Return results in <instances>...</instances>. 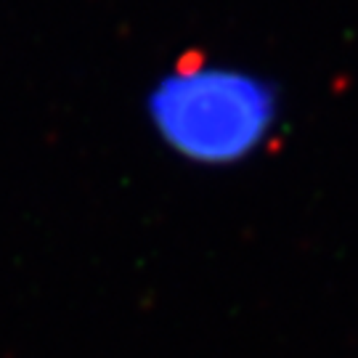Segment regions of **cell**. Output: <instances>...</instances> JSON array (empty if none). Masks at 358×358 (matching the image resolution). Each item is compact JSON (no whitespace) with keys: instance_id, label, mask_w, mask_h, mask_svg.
Masks as SVG:
<instances>
[{"instance_id":"obj_1","label":"cell","mask_w":358,"mask_h":358,"mask_svg":"<svg viewBox=\"0 0 358 358\" xmlns=\"http://www.w3.org/2000/svg\"><path fill=\"white\" fill-rule=\"evenodd\" d=\"M157 128L180 154L231 162L263 141L273 101L260 83L231 72H183L154 96Z\"/></svg>"}]
</instances>
